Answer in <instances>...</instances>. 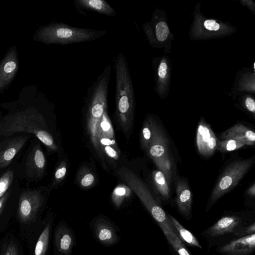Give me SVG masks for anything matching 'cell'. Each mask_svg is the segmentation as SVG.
I'll return each instance as SVG.
<instances>
[{"mask_svg":"<svg viewBox=\"0 0 255 255\" xmlns=\"http://www.w3.org/2000/svg\"><path fill=\"white\" fill-rule=\"evenodd\" d=\"M111 73V67L107 65L88 88L84 107L87 133L94 149L102 160L104 156L99 144V125L103 114L107 111Z\"/></svg>","mask_w":255,"mask_h":255,"instance_id":"cell-1","label":"cell"},{"mask_svg":"<svg viewBox=\"0 0 255 255\" xmlns=\"http://www.w3.org/2000/svg\"><path fill=\"white\" fill-rule=\"evenodd\" d=\"M116 78L115 116L125 134L130 133L135 107L134 91L125 56L120 52L114 59Z\"/></svg>","mask_w":255,"mask_h":255,"instance_id":"cell-2","label":"cell"},{"mask_svg":"<svg viewBox=\"0 0 255 255\" xmlns=\"http://www.w3.org/2000/svg\"><path fill=\"white\" fill-rule=\"evenodd\" d=\"M18 132L34 134L50 150L57 148L44 117L35 110H26L10 115L0 123V136L7 137Z\"/></svg>","mask_w":255,"mask_h":255,"instance_id":"cell-3","label":"cell"},{"mask_svg":"<svg viewBox=\"0 0 255 255\" xmlns=\"http://www.w3.org/2000/svg\"><path fill=\"white\" fill-rule=\"evenodd\" d=\"M107 33L106 30L77 27L63 22H52L40 27L33 39L46 44L66 45L96 40Z\"/></svg>","mask_w":255,"mask_h":255,"instance_id":"cell-4","label":"cell"},{"mask_svg":"<svg viewBox=\"0 0 255 255\" xmlns=\"http://www.w3.org/2000/svg\"><path fill=\"white\" fill-rule=\"evenodd\" d=\"M117 174L137 195L163 234L168 233L177 236L170 223L168 214L163 209L147 185L127 168L123 167L120 168L117 171Z\"/></svg>","mask_w":255,"mask_h":255,"instance_id":"cell-5","label":"cell"},{"mask_svg":"<svg viewBox=\"0 0 255 255\" xmlns=\"http://www.w3.org/2000/svg\"><path fill=\"white\" fill-rule=\"evenodd\" d=\"M254 221L248 211L228 212L204 230L201 235L207 241L209 247H218L241 238L243 230Z\"/></svg>","mask_w":255,"mask_h":255,"instance_id":"cell-6","label":"cell"},{"mask_svg":"<svg viewBox=\"0 0 255 255\" xmlns=\"http://www.w3.org/2000/svg\"><path fill=\"white\" fill-rule=\"evenodd\" d=\"M152 128V137L145 151L157 169L161 171L171 186L177 180L175 162L171 151V143L163 127L154 116L150 115Z\"/></svg>","mask_w":255,"mask_h":255,"instance_id":"cell-7","label":"cell"},{"mask_svg":"<svg viewBox=\"0 0 255 255\" xmlns=\"http://www.w3.org/2000/svg\"><path fill=\"white\" fill-rule=\"evenodd\" d=\"M255 163V155L248 158L235 159L228 163L221 172L208 198V212L223 196L234 189Z\"/></svg>","mask_w":255,"mask_h":255,"instance_id":"cell-8","label":"cell"},{"mask_svg":"<svg viewBox=\"0 0 255 255\" xmlns=\"http://www.w3.org/2000/svg\"><path fill=\"white\" fill-rule=\"evenodd\" d=\"M201 4L197 2L192 14L189 36L192 40H207L230 36L237 31V28L228 22L207 17L201 11Z\"/></svg>","mask_w":255,"mask_h":255,"instance_id":"cell-9","label":"cell"},{"mask_svg":"<svg viewBox=\"0 0 255 255\" xmlns=\"http://www.w3.org/2000/svg\"><path fill=\"white\" fill-rule=\"evenodd\" d=\"M142 29L152 48L162 49L166 54L171 53L174 35L168 25L166 11L155 9L150 20L143 24Z\"/></svg>","mask_w":255,"mask_h":255,"instance_id":"cell-10","label":"cell"},{"mask_svg":"<svg viewBox=\"0 0 255 255\" xmlns=\"http://www.w3.org/2000/svg\"><path fill=\"white\" fill-rule=\"evenodd\" d=\"M90 227L95 239L104 247L115 246L121 240L118 227L105 216L95 217L90 222Z\"/></svg>","mask_w":255,"mask_h":255,"instance_id":"cell-11","label":"cell"},{"mask_svg":"<svg viewBox=\"0 0 255 255\" xmlns=\"http://www.w3.org/2000/svg\"><path fill=\"white\" fill-rule=\"evenodd\" d=\"M44 201V198L38 190H28L20 195L18 202L17 215L23 224L34 222Z\"/></svg>","mask_w":255,"mask_h":255,"instance_id":"cell-12","label":"cell"},{"mask_svg":"<svg viewBox=\"0 0 255 255\" xmlns=\"http://www.w3.org/2000/svg\"><path fill=\"white\" fill-rule=\"evenodd\" d=\"M154 76V92L162 100H164L169 92L172 64L167 55L153 58L151 61Z\"/></svg>","mask_w":255,"mask_h":255,"instance_id":"cell-13","label":"cell"},{"mask_svg":"<svg viewBox=\"0 0 255 255\" xmlns=\"http://www.w3.org/2000/svg\"><path fill=\"white\" fill-rule=\"evenodd\" d=\"M76 244L73 229L64 220L56 226L53 233L55 255H71Z\"/></svg>","mask_w":255,"mask_h":255,"instance_id":"cell-14","label":"cell"},{"mask_svg":"<svg viewBox=\"0 0 255 255\" xmlns=\"http://www.w3.org/2000/svg\"><path fill=\"white\" fill-rule=\"evenodd\" d=\"M218 140L210 125L201 118L196 136V144L199 153L205 158L210 157L217 149Z\"/></svg>","mask_w":255,"mask_h":255,"instance_id":"cell-15","label":"cell"},{"mask_svg":"<svg viewBox=\"0 0 255 255\" xmlns=\"http://www.w3.org/2000/svg\"><path fill=\"white\" fill-rule=\"evenodd\" d=\"M255 63L253 68L245 67L239 71L230 92L227 94L235 100L242 94H255Z\"/></svg>","mask_w":255,"mask_h":255,"instance_id":"cell-16","label":"cell"},{"mask_svg":"<svg viewBox=\"0 0 255 255\" xmlns=\"http://www.w3.org/2000/svg\"><path fill=\"white\" fill-rule=\"evenodd\" d=\"M19 66L16 47L13 46L7 51L0 62V94L7 88L15 76Z\"/></svg>","mask_w":255,"mask_h":255,"instance_id":"cell-17","label":"cell"},{"mask_svg":"<svg viewBox=\"0 0 255 255\" xmlns=\"http://www.w3.org/2000/svg\"><path fill=\"white\" fill-rule=\"evenodd\" d=\"M255 250V234L235 239L216 248L222 255H252Z\"/></svg>","mask_w":255,"mask_h":255,"instance_id":"cell-18","label":"cell"},{"mask_svg":"<svg viewBox=\"0 0 255 255\" xmlns=\"http://www.w3.org/2000/svg\"><path fill=\"white\" fill-rule=\"evenodd\" d=\"M176 206L179 213L186 220L192 217V194L186 178H178L176 181Z\"/></svg>","mask_w":255,"mask_h":255,"instance_id":"cell-19","label":"cell"},{"mask_svg":"<svg viewBox=\"0 0 255 255\" xmlns=\"http://www.w3.org/2000/svg\"><path fill=\"white\" fill-rule=\"evenodd\" d=\"M46 159L40 145L37 143L30 151L26 160L25 168L27 176L33 179H39L44 174Z\"/></svg>","mask_w":255,"mask_h":255,"instance_id":"cell-20","label":"cell"},{"mask_svg":"<svg viewBox=\"0 0 255 255\" xmlns=\"http://www.w3.org/2000/svg\"><path fill=\"white\" fill-rule=\"evenodd\" d=\"M28 137L19 135L7 138L0 144V170L6 167L25 144Z\"/></svg>","mask_w":255,"mask_h":255,"instance_id":"cell-21","label":"cell"},{"mask_svg":"<svg viewBox=\"0 0 255 255\" xmlns=\"http://www.w3.org/2000/svg\"><path fill=\"white\" fill-rule=\"evenodd\" d=\"M220 139H233L243 143L245 145H254L255 132L251 128L241 124H237L221 133Z\"/></svg>","mask_w":255,"mask_h":255,"instance_id":"cell-22","label":"cell"},{"mask_svg":"<svg viewBox=\"0 0 255 255\" xmlns=\"http://www.w3.org/2000/svg\"><path fill=\"white\" fill-rule=\"evenodd\" d=\"M150 181L154 195L160 204L161 205L163 202L168 201L171 195L170 185L163 173L158 169L153 170L150 174Z\"/></svg>","mask_w":255,"mask_h":255,"instance_id":"cell-23","label":"cell"},{"mask_svg":"<svg viewBox=\"0 0 255 255\" xmlns=\"http://www.w3.org/2000/svg\"><path fill=\"white\" fill-rule=\"evenodd\" d=\"M74 4L78 11L87 10L111 16L116 14L115 9L104 0H74Z\"/></svg>","mask_w":255,"mask_h":255,"instance_id":"cell-24","label":"cell"},{"mask_svg":"<svg viewBox=\"0 0 255 255\" xmlns=\"http://www.w3.org/2000/svg\"><path fill=\"white\" fill-rule=\"evenodd\" d=\"M168 216L177 237L185 246L197 248L200 249H202V246L192 233L186 229L172 215L168 214Z\"/></svg>","mask_w":255,"mask_h":255,"instance_id":"cell-25","label":"cell"},{"mask_svg":"<svg viewBox=\"0 0 255 255\" xmlns=\"http://www.w3.org/2000/svg\"><path fill=\"white\" fill-rule=\"evenodd\" d=\"M49 220L40 234L35 245L34 255H46L50 240L52 220Z\"/></svg>","mask_w":255,"mask_h":255,"instance_id":"cell-26","label":"cell"},{"mask_svg":"<svg viewBox=\"0 0 255 255\" xmlns=\"http://www.w3.org/2000/svg\"><path fill=\"white\" fill-rule=\"evenodd\" d=\"M235 105L253 117L255 116V99L254 95L244 93L238 96Z\"/></svg>","mask_w":255,"mask_h":255,"instance_id":"cell-27","label":"cell"},{"mask_svg":"<svg viewBox=\"0 0 255 255\" xmlns=\"http://www.w3.org/2000/svg\"><path fill=\"white\" fill-rule=\"evenodd\" d=\"M164 235L176 255H192L177 236L172 235L168 233H164Z\"/></svg>","mask_w":255,"mask_h":255,"instance_id":"cell-28","label":"cell"},{"mask_svg":"<svg viewBox=\"0 0 255 255\" xmlns=\"http://www.w3.org/2000/svg\"><path fill=\"white\" fill-rule=\"evenodd\" d=\"M130 189L126 185H119L114 190L112 195V200L117 208L122 206L126 199L130 196Z\"/></svg>","mask_w":255,"mask_h":255,"instance_id":"cell-29","label":"cell"},{"mask_svg":"<svg viewBox=\"0 0 255 255\" xmlns=\"http://www.w3.org/2000/svg\"><path fill=\"white\" fill-rule=\"evenodd\" d=\"M152 128L150 115L145 119L140 133V144L144 150L148 147L152 137Z\"/></svg>","mask_w":255,"mask_h":255,"instance_id":"cell-30","label":"cell"},{"mask_svg":"<svg viewBox=\"0 0 255 255\" xmlns=\"http://www.w3.org/2000/svg\"><path fill=\"white\" fill-rule=\"evenodd\" d=\"M100 137H105L110 138H115L114 129L106 111L103 115L99 125V138Z\"/></svg>","mask_w":255,"mask_h":255,"instance_id":"cell-31","label":"cell"},{"mask_svg":"<svg viewBox=\"0 0 255 255\" xmlns=\"http://www.w3.org/2000/svg\"><path fill=\"white\" fill-rule=\"evenodd\" d=\"M245 145L243 143L233 139H220L218 140L217 149L225 153L239 149Z\"/></svg>","mask_w":255,"mask_h":255,"instance_id":"cell-32","label":"cell"},{"mask_svg":"<svg viewBox=\"0 0 255 255\" xmlns=\"http://www.w3.org/2000/svg\"><path fill=\"white\" fill-rule=\"evenodd\" d=\"M13 179V171L12 170L6 171L0 177V198L7 192Z\"/></svg>","mask_w":255,"mask_h":255,"instance_id":"cell-33","label":"cell"},{"mask_svg":"<svg viewBox=\"0 0 255 255\" xmlns=\"http://www.w3.org/2000/svg\"><path fill=\"white\" fill-rule=\"evenodd\" d=\"M67 172L66 164L62 162L56 168L53 178V184L59 183L63 179Z\"/></svg>","mask_w":255,"mask_h":255,"instance_id":"cell-34","label":"cell"},{"mask_svg":"<svg viewBox=\"0 0 255 255\" xmlns=\"http://www.w3.org/2000/svg\"><path fill=\"white\" fill-rule=\"evenodd\" d=\"M100 149L103 154L104 153H106L107 156L113 159L118 160L119 158V153L118 150L112 146L110 145H103L100 147Z\"/></svg>","mask_w":255,"mask_h":255,"instance_id":"cell-35","label":"cell"},{"mask_svg":"<svg viewBox=\"0 0 255 255\" xmlns=\"http://www.w3.org/2000/svg\"><path fill=\"white\" fill-rule=\"evenodd\" d=\"M95 176L91 172L85 174L80 179V185L84 188H88L92 186L95 182Z\"/></svg>","mask_w":255,"mask_h":255,"instance_id":"cell-36","label":"cell"},{"mask_svg":"<svg viewBox=\"0 0 255 255\" xmlns=\"http://www.w3.org/2000/svg\"><path fill=\"white\" fill-rule=\"evenodd\" d=\"M99 144L100 148L101 146L103 145H110L114 147L117 150L119 151L115 138H110L105 137H100L99 138Z\"/></svg>","mask_w":255,"mask_h":255,"instance_id":"cell-37","label":"cell"},{"mask_svg":"<svg viewBox=\"0 0 255 255\" xmlns=\"http://www.w3.org/2000/svg\"><path fill=\"white\" fill-rule=\"evenodd\" d=\"M1 255H18L15 245L12 242L8 244L4 249Z\"/></svg>","mask_w":255,"mask_h":255,"instance_id":"cell-38","label":"cell"},{"mask_svg":"<svg viewBox=\"0 0 255 255\" xmlns=\"http://www.w3.org/2000/svg\"><path fill=\"white\" fill-rule=\"evenodd\" d=\"M241 5L247 7L251 12L255 15V2L253 0H240Z\"/></svg>","mask_w":255,"mask_h":255,"instance_id":"cell-39","label":"cell"},{"mask_svg":"<svg viewBox=\"0 0 255 255\" xmlns=\"http://www.w3.org/2000/svg\"><path fill=\"white\" fill-rule=\"evenodd\" d=\"M10 195V191H7L0 198V215L2 213L6 201L9 198Z\"/></svg>","mask_w":255,"mask_h":255,"instance_id":"cell-40","label":"cell"},{"mask_svg":"<svg viewBox=\"0 0 255 255\" xmlns=\"http://www.w3.org/2000/svg\"><path fill=\"white\" fill-rule=\"evenodd\" d=\"M247 195L250 198H255V185L254 183L251 186H250L247 191Z\"/></svg>","mask_w":255,"mask_h":255,"instance_id":"cell-41","label":"cell"}]
</instances>
